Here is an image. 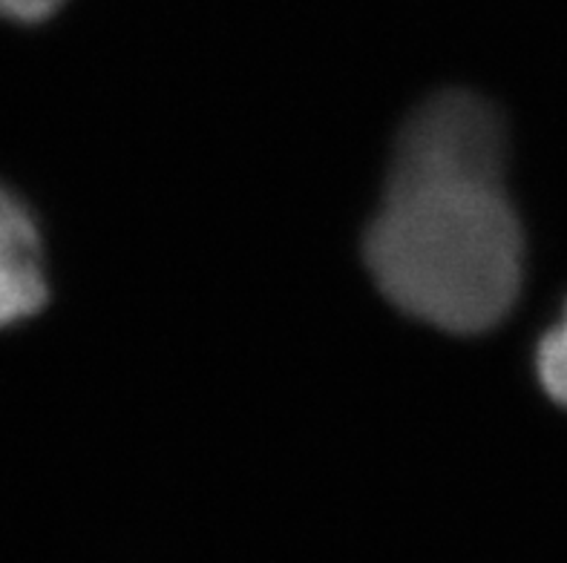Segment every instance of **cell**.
Listing matches in <instances>:
<instances>
[{"label":"cell","mask_w":567,"mask_h":563,"mask_svg":"<svg viewBox=\"0 0 567 563\" xmlns=\"http://www.w3.org/2000/svg\"><path fill=\"white\" fill-rule=\"evenodd\" d=\"M367 264L403 314L450 334L507 316L525 236L504 190L502 118L478 95H435L403 127Z\"/></svg>","instance_id":"6da1fadb"},{"label":"cell","mask_w":567,"mask_h":563,"mask_svg":"<svg viewBox=\"0 0 567 563\" xmlns=\"http://www.w3.org/2000/svg\"><path fill=\"white\" fill-rule=\"evenodd\" d=\"M47 293L35 219L14 192L0 187V329L35 316Z\"/></svg>","instance_id":"7a4b0ae2"},{"label":"cell","mask_w":567,"mask_h":563,"mask_svg":"<svg viewBox=\"0 0 567 563\" xmlns=\"http://www.w3.org/2000/svg\"><path fill=\"white\" fill-rule=\"evenodd\" d=\"M536 372L545 392L567 408V307L565 320L554 331H547L536 351Z\"/></svg>","instance_id":"3957f363"},{"label":"cell","mask_w":567,"mask_h":563,"mask_svg":"<svg viewBox=\"0 0 567 563\" xmlns=\"http://www.w3.org/2000/svg\"><path fill=\"white\" fill-rule=\"evenodd\" d=\"M61 3L64 0H0V18L18 23H38L55 14Z\"/></svg>","instance_id":"277c9868"}]
</instances>
